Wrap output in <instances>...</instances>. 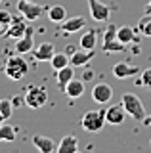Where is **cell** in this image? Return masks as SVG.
<instances>
[{"mask_svg":"<svg viewBox=\"0 0 151 153\" xmlns=\"http://www.w3.org/2000/svg\"><path fill=\"white\" fill-rule=\"evenodd\" d=\"M4 73H6V76L10 80H19L29 73V63L21 57V54L12 56V57H8L6 63H4Z\"/></svg>","mask_w":151,"mask_h":153,"instance_id":"6da1fadb","label":"cell"},{"mask_svg":"<svg viewBox=\"0 0 151 153\" xmlns=\"http://www.w3.org/2000/svg\"><path fill=\"white\" fill-rule=\"evenodd\" d=\"M23 102H25V105H27V107H31V109L44 107L46 102H48V90H46V86H40V84L29 86V88L25 90Z\"/></svg>","mask_w":151,"mask_h":153,"instance_id":"7a4b0ae2","label":"cell"},{"mask_svg":"<svg viewBox=\"0 0 151 153\" xmlns=\"http://www.w3.org/2000/svg\"><path fill=\"white\" fill-rule=\"evenodd\" d=\"M105 109H96V111H86L81 121V126L86 132H100L105 126Z\"/></svg>","mask_w":151,"mask_h":153,"instance_id":"3957f363","label":"cell"},{"mask_svg":"<svg viewBox=\"0 0 151 153\" xmlns=\"http://www.w3.org/2000/svg\"><path fill=\"white\" fill-rule=\"evenodd\" d=\"M121 103H122V107L126 109V113H128L132 119H136V121H144L145 119L144 103H141V100L136 94H122Z\"/></svg>","mask_w":151,"mask_h":153,"instance_id":"277c9868","label":"cell"},{"mask_svg":"<svg viewBox=\"0 0 151 153\" xmlns=\"http://www.w3.org/2000/svg\"><path fill=\"white\" fill-rule=\"evenodd\" d=\"M17 12H19L27 21H36V19L46 12V8L40 6V4H36V2H33V0H19V2H17Z\"/></svg>","mask_w":151,"mask_h":153,"instance_id":"5b68a950","label":"cell"},{"mask_svg":"<svg viewBox=\"0 0 151 153\" xmlns=\"http://www.w3.org/2000/svg\"><path fill=\"white\" fill-rule=\"evenodd\" d=\"M124 48L126 46L117 38V27L107 25L105 35H103V52H107V54H117V52H122Z\"/></svg>","mask_w":151,"mask_h":153,"instance_id":"8992f818","label":"cell"},{"mask_svg":"<svg viewBox=\"0 0 151 153\" xmlns=\"http://www.w3.org/2000/svg\"><path fill=\"white\" fill-rule=\"evenodd\" d=\"M126 109L122 107V103H117V105H109L105 109V123L107 124H113V126H121L126 119Z\"/></svg>","mask_w":151,"mask_h":153,"instance_id":"52a82bcc","label":"cell"},{"mask_svg":"<svg viewBox=\"0 0 151 153\" xmlns=\"http://www.w3.org/2000/svg\"><path fill=\"white\" fill-rule=\"evenodd\" d=\"M27 19L23 16H12V21H10V29H8L6 36L12 38V40H17V38H21L23 35H25L27 31Z\"/></svg>","mask_w":151,"mask_h":153,"instance_id":"ba28073f","label":"cell"},{"mask_svg":"<svg viewBox=\"0 0 151 153\" xmlns=\"http://www.w3.org/2000/svg\"><path fill=\"white\" fill-rule=\"evenodd\" d=\"M33 48H35V29H33V27H27L25 35L16 40V52L23 56V54H29V52H33Z\"/></svg>","mask_w":151,"mask_h":153,"instance_id":"9c48e42d","label":"cell"},{"mask_svg":"<svg viewBox=\"0 0 151 153\" xmlns=\"http://www.w3.org/2000/svg\"><path fill=\"white\" fill-rule=\"evenodd\" d=\"M88 8H90V16L96 21H107L111 16V10L107 4H103L101 0H88Z\"/></svg>","mask_w":151,"mask_h":153,"instance_id":"30bf717a","label":"cell"},{"mask_svg":"<svg viewBox=\"0 0 151 153\" xmlns=\"http://www.w3.org/2000/svg\"><path fill=\"white\" fill-rule=\"evenodd\" d=\"M113 98V88L107 82H98L92 88V100L100 105H105L107 102H111Z\"/></svg>","mask_w":151,"mask_h":153,"instance_id":"8fae6325","label":"cell"},{"mask_svg":"<svg viewBox=\"0 0 151 153\" xmlns=\"http://www.w3.org/2000/svg\"><path fill=\"white\" fill-rule=\"evenodd\" d=\"M113 75H115V79L124 80V79H130V76L138 75V67L128 63V61H119V63L113 65Z\"/></svg>","mask_w":151,"mask_h":153,"instance_id":"7c38bea8","label":"cell"},{"mask_svg":"<svg viewBox=\"0 0 151 153\" xmlns=\"http://www.w3.org/2000/svg\"><path fill=\"white\" fill-rule=\"evenodd\" d=\"M31 54L35 56V59H38V61H50L52 57H54L56 50H54V44H50V42H42V44L33 48Z\"/></svg>","mask_w":151,"mask_h":153,"instance_id":"4fadbf2b","label":"cell"},{"mask_svg":"<svg viewBox=\"0 0 151 153\" xmlns=\"http://www.w3.org/2000/svg\"><path fill=\"white\" fill-rule=\"evenodd\" d=\"M33 143H35V147H36L40 153H52L56 147H58V146L54 143V140H52V138L42 136V134H35V136H33Z\"/></svg>","mask_w":151,"mask_h":153,"instance_id":"5bb4252c","label":"cell"},{"mask_svg":"<svg viewBox=\"0 0 151 153\" xmlns=\"http://www.w3.org/2000/svg\"><path fill=\"white\" fill-rule=\"evenodd\" d=\"M58 153H77L78 151V140L73 136V134H67V136L61 138V142L58 143Z\"/></svg>","mask_w":151,"mask_h":153,"instance_id":"9a60e30c","label":"cell"},{"mask_svg":"<svg viewBox=\"0 0 151 153\" xmlns=\"http://www.w3.org/2000/svg\"><path fill=\"white\" fill-rule=\"evenodd\" d=\"M92 57H94V50H84V48L75 50L73 56H71V65L73 67H84L88 61H92Z\"/></svg>","mask_w":151,"mask_h":153,"instance_id":"2e32d148","label":"cell"},{"mask_svg":"<svg viewBox=\"0 0 151 153\" xmlns=\"http://www.w3.org/2000/svg\"><path fill=\"white\" fill-rule=\"evenodd\" d=\"M63 92L69 96L71 100L75 98H81V96L84 94V80H78V79H71L67 84H65Z\"/></svg>","mask_w":151,"mask_h":153,"instance_id":"e0dca14e","label":"cell"},{"mask_svg":"<svg viewBox=\"0 0 151 153\" xmlns=\"http://www.w3.org/2000/svg\"><path fill=\"white\" fill-rule=\"evenodd\" d=\"M86 27V19L84 17H71V19H65V21H61V31L63 33H77V31H81V29Z\"/></svg>","mask_w":151,"mask_h":153,"instance_id":"ac0fdd59","label":"cell"},{"mask_svg":"<svg viewBox=\"0 0 151 153\" xmlns=\"http://www.w3.org/2000/svg\"><path fill=\"white\" fill-rule=\"evenodd\" d=\"M117 38L122 42V44H132V42H136L138 40V36H136V29H132L128 25H124V27H117Z\"/></svg>","mask_w":151,"mask_h":153,"instance_id":"d6986e66","label":"cell"},{"mask_svg":"<svg viewBox=\"0 0 151 153\" xmlns=\"http://www.w3.org/2000/svg\"><path fill=\"white\" fill-rule=\"evenodd\" d=\"M71 79H75L73 65H67V67H63V69H58V86L59 88H65V84H67Z\"/></svg>","mask_w":151,"mask_h":153,"instance_id":"ffe728a7","label":"cell"},{"mask_svg":"<svg viewBox=\"0 0 151 153\" xmlns=\"http://www.w3.org/2000/svg\"><path fill=\"white\" fill-rule=\"evenodd\" d=\"M48 17L54 23H61V21H65V17H67V10L61 6V4H56V6L48 8Z\"/></svg>","mask_w":151,"mask_h":153,"instance_id":"44dd1931","label":"cell"},{"mask_svg":"<svg viewBox=\"0 0 151 153\" xmlns=\"http://www.w3.org/2000/svg\"><path fill=\"white\" fill-rule=\"evenodd\" d=\"M50 65L54 67L56 71H58V69H63V67L71 65V57H69L67 54H63V52H56L54 57L50 59Z\"/></svg>","mask_w":151,"mask_h":153,"instance_id":"7402d4cb","label":"cell"},{"mask_svg":"<svg viewBox=\"0 0 151 153\" xmlns=\"http://www.w3.org/2000/svg\"><path fill=\"white\" fill-rule=\"evenodd\" d=\"M98 44V33L96 31H88L81 36V48L84 50H94Z\"/></svg>","mask_w":151,"mask_h":153,"instance_id":"603a6c76","label":"cell"},{"mask_svg":"<svg viewBox=\"0 0 151 153\" xmlns=\"http://www.w3.org/2000/svg\"><path fill=\"white\" fill-rule=\"evenodd\" d=\"M136 31H140L144 36H151V13H144V17L138 21Z\"/></svg>","mask_w":151,"mask_h":153,"instance_id":"cb8c5ba5","label":"cell"},{"mask_svg":"<svg viewBox=\"0 0 151 153\" xmlns=\"http://www.w3.org/2000/svg\"><path fill=\"white\" fill-rule=\"evenodd\" d=\"M16 140V128L12 124H2L0 126V142H13Z\"/></svg>","mask_w":151,"mask_h":153,"instance_id":"d4e9b609","label":"cell"},{"mask_svg":"<svg viewBox=\"0 0 151 153\" xmlns=\"http://www.w3.org/2000/svg\"><path fill=\"white\" fill-rule=\"evenodd\" d=\"M10 21H12V16L6 10H0V36H6L8 29H10Z\"/></svg>","mask_w":151,"mask_h":153,"instance_id":"484cf974","label":"cell"},{"mask_svg":"<svg viewBox=\"0 0 151 153\" xmlns=\"http://www.w3.org/2000/svg\"><path fill=\"white\" fill-rule=\"evenodd\" d=\"M12 113H13L12 100H0V115L4 117V121H8V119L12 117Z\"/></svg>","mask_w":151,"mask_h":153,"instance_id":"4316f807","label":"cell"},{"mask_svg":"<svg viewBox=\"0 0 151 153\" xmlns=\"http://www.w3.org/2000/svg\"><path fill=\"white\" fill-rule=\"evenodd\" d=\"M138 84L141 86H145V88H149L151 90V67H147V69H144L141 71V75H140V79L136 80Z\"/></svg>","mask_w":151,"mask_h":153,"instance_id":"83f0119b","label":"cell"},{"mask_svg":"<svg viewBox=\"0 0 151 153\" xmlns=\"http://www.w3.org/2000/svg\"><path fill=\"white\" fill-rule=\"evenodd\" d=\"M144 13H151V0L147 4H145V8H144Z\"/></svg>","mask_w":151,"mask_h":153,"instance_id":"f1b7e54d","label":"cell"},{"mask_svg":"<svg viewBox=\"0 0 151 153\" xmlns=\"http://www.w3.org/2000/svg\"><path fill=\"white\" fill-rule=\"evenodd\" d=\"M144 124H145V126H151V115H149V117L145 115V119H144Z\"/></svg>","mask_w":151,"mask_h":153,"instance_id":"f546056e","label":"cell"},{"mask_svg":"<svg viewBox=\"0 0 151 153\" xmlns=\"http://www.w3.org/2000/svg\"><path fill=\"white\" fill-rule=\"evenodd\" d=\"M2 123H4V117H2V115H0V126H2Z\"/></svg>","mask_w":151,"mask_h":153,"instance_id":"4dcf8cb0","label":"cell"},{"mask_svg":"<svg viewBox=\"0 0 151 153\" xmlns=\"http://www.w3.org/2000/svg\"><path fill=\"white\" fill-rule=\"evenodd\" d=\"M0 2H2V0H0Z\"/></svg>","mask_w":151,"mask_h":153,"instance_id":"1f68e13d","label":"cell"},{"mask_svg":"<svg viewBox=\"0 0 151 153\" xmlns=\"http://www.w3.org/2000/svg\"><path fill=\"white\" fill-rule=\"evenodd\" d=\"M149 142H151V140H149Z\"/></svg>","mask_w":151,"mask_h":153,"instance_id":"d6a6232c","label":"cell"}]
</instances>
